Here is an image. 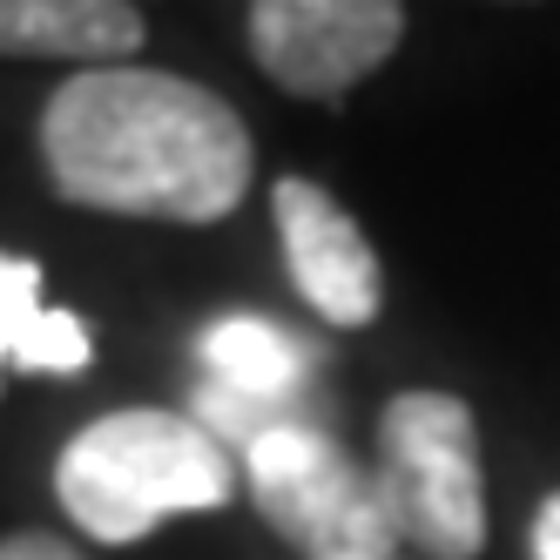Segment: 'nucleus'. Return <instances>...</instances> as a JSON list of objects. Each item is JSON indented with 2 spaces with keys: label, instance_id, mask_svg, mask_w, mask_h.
<instances>
[{
  "label": "nucleus",
  "instance_id": "f257e3e1",
  "mask_svg": "<svg viewBox=\"0 0 560 560\" xmlns=\"http://www.w3.org/2000/svg\"><path fill=\"white\" fill-rule=\"evenodd\" d=\"M42 170L61 203L142 223H223L257 176L250 129L170 68H82L42 108Z\"/></svg>",
  "mask_w": 560,
  "mask_h": 560
},
{
  "label": "nucleus",
  "instance_id": "f03ea898",
  "mask_svg": "<svg viewBox=\"0 0 560 560\" xmlns=\"http://www.w3.org/2000/svg\"><path fill=\"white\" fill-rule=\"evenodd\" d=\"M61 513L102 547L149 540L176 513H217L236 493L230 453L170 406L102 412L55 459Z\"/></svg>",
  "mask_w": 560,
  "mask_h": 560
},
{
  "label": "nucleus",
  "instance_id": "7ed1b4c3",
  "mask_svg": "<svg viewBox=\"0 0 560 560\" xmlns=\"http://www.w3.org/2000/svg\"><path fill=\"white\" fill-rule=\"evenodd\" d=\"M250 500L304 560H398V520L372 466H358L317 419H291L244 453Z\"/></svg>",
  "mask_w": 560,
  "mask_h": 560
},
{
  "label": "nucleus",
  "instance_id": "20e7f679",
  "mask_svg": "<svg viewBox=\"0 0 560 560\" xmlns=\"http://www.w3.org/2000/svg\"><path fill=\"white\" fill-rule=\"evenodd\" d=\"M378 487L406 547L425 560H479L487 547V466L472 406L453 392H398L378 412Z\"/></svg>",
  "mask_w": 560,
  "mask_h": 560
},
{
  "label": "nucleus",
  "instance_id": "39448f33",
  "mask_svg": "<svg viewBox=\"0 0 560 560\" xmlns=\"http://www.w3.org/2000/svg\"><path fill=\"white\" fill-rule=\"evenodd\" d=\"M250 61L284 95L345 102L372 68H385L406 42L398 0H257L244 14Z\"/></svg>",
  "mask_w": 560,
  "mask_h": 560
},
{
  "label": "nucleus",
  "instance_id": "423d86ee",
  "mask_svg": "<svg viewBox=\"0 0 560 560\" xmlns=\"http://www.w3.org/2000/svg\"><path fill=\"white\" fill-rule=\"evenodd\" d=\"M203 358V392H196V425H203L217 446H257L264 432L311 419L304 412V385H311V345L284 325H270L257 311H230L217 325H203L196 338Z\"/></svg>",
  "mask_w": 560,
  "mask_h": 560
},
{
  "label": "nucleus",
  "instance_id": "0eeeda50",
  "mask_svg": "<svg viewBox=\"0 0 560 560\" xmlns=\"http://www.w3.org/2000/svg\"><path fill=\"white\" fill-rule=\"evenodd\" d=\"M270 217H277V244H284L298 298L325 325L365 331L385 311V270H378V250L365 244V230H358V217L311 176H277Z\"/></svg>",
  "mask_w": 560,
  "mask_h": 560
},
{
  "label": "nucleus",
  "instance_id": "6e6552de",
  "mask_svg": "<svg viewBox=\"0 0 560 560\" xmlns=\"http://www.w3.org/2000/svg\"><path fill=\"white\" fill-rule=\"evenodd\" d=\"M149 42V21L129 0H0V61H74L129 68Z\"/></svg>",
  "mask_w": 560,
  "mask_h": 560
},
{
  "label": "nucleus",
  "instance_id": "1a4fd4ad",
  "mask_svg": "<svg viewBox=\"0 0 560 560\" xmlns=\"http://www.w3.org/2000/svg\"><path fill=\"white\" fill-rule=\"evenodd\" d=\"M95 365V338L74 311L42 304V264L0 250V372L74 378Z\"/></svg>",
  "mask_w": 560,
  "mask_h": 560
},
{
  "label": "nucleus",
  "instance_id": "9d476101",
  "mask_svg": "<svg viewBox=\"0 0 560 560\" xmlns=\"http://www.w3.org/2000/svg\"><path fill=\"white\" fill-rule=\"evenodd\" d=\"M0 560H89L74 540H61V534H42V527H27V534H8L0 540Z\"/></svg>",
  "mask_w": 560,
  "mask_h": 560
},
{
  "label": "nucleus",
  "instance_id": "9b49d317",
  "mask_svg": "<svg viewBox=\"0 0 560 560\" xmlns=\"http://www.w3.org/2000/svg\"><path fill=\"white\" fill-rule=\"evenodd\" d=\"M527 547H534V560H560V487L540 500V513H534V534H527Z\"/></svg>",
  "mask_w": 560,
  "mask_h": 560
}]
</instances>
